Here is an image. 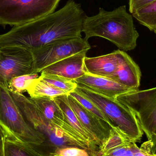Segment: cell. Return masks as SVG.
<instances>
[{"label":"cell","mask_w":156,"mask_h":156,"mask_svg":"<svg viewBox=\"0 0 156 156\" xmlns=\"http://www.w3.org/2000/svg\"><path fill=\"white\" fill-rule=\"evenodd\" d=\"M54 100L64 113L71 126L85 142L90 148V151L93 152V156H95L94 153L97 146L89 133L82 125L76 114L70 107L68 101V95L57 96L54 98Z\"/></svg>","instance_id":"obj_15"},{"label":"cell","mask_w":156,"mask_h":156,"mask_svg":"<svg viewBox=\"0 0 156 156\" xmlns=\"http://www.w3.org/2000/svg\"><path fill=\"white\" fill-rule=\"evenodd\" d=\"M88 150L77 147L69 146L57 148L50 154L51 156H92Z\"/></svg>","instance_id":"obj_23"},{"label":"cell","mask_w":156,"mask_h":156,"mask_svg":"<svg viewBox=\"0 0 156 156\" xmlns=\"http://www.w3.org/2000/svg\"><path fill=\"white\" fill-rule=\"evenodd\" d=\"M125 51L115 50L108 55L93 58L85 57L84 65L86 73L109 78L118 69Z\"/></svg>","instance_id":"obj_13"},{"label":"cell","mask_w":156,"mask_h":156,"mask_svg":"<svg viewBox=\"0 0 156 156\" xmlns=\"http://www.w3.org/2000/svg\"><path fill=\"white\" fill-rule=\"evenodd\" d=\"M87 52L83 51L58 61L42 69L41 73L74 80L86 74L84 60Z\"/></svg>","instance_id":"obj_12"},{"label":"cell","mask_w":156,"mask_h":156,"mask_svg":"<svg viewBox=\"0 0 156 156\" xmlns=\"http://www.w3.org/2000/svg\"><path fill=\"white\" fill-rule=\"evenodd\" d=\"M86 16L80 4L68 0L60 10L0 35V48L17 47L32 51L59 39L80 37Z\"/></svg>","instance_id":"obj_1"},{"label":"cell","mask_w":156,"mask_h":156,"mask_svg":"<svg viewBox=\"0 0 156 156\" xmlns=\"http://www.w3.org/2000/svg\"><path fill=\"white\" fill-rule=\"evenodd\" d=\"M82 32L87 40L92 37H103L125 52L136 48L139 36L133 16L127 12L126 5L112 11L100 7L97 14L86 16L83 23Z\"/></svg>","instance_id":"obj_2"},{"label":"cell","mask_w":156,"mask_h":156,"mask_svg":"<svg viewBox=\"0 0 156 156\" xmlns=\"http://www.w3.org/2000/svg\"><path fill=\"white\" fill-rule=\"evenodd\" d=\"M152 143V150L153 153L156 155V133L151 139Z\"/></svg>","instance_id":"obj_28"},{"label":"cell","mask_w":156,"mask_h":156,"mask_svg":"<svg viewBox=\"0 0 156 156\" xmlns=\"http://www.w3.org/2000/svg\"><path fill=\"white\" fill-rule=\"evenodd\" d=\"M5 137V131L0 125V156H4V144Z\"/></svg>","instance_id":"obj_27"},{"label":"cell","mask_w":156,"mask_h":156,"mask_svg":"<svg viewBox=\"0 0 156 156\" xmlns=\"http://www.w3.org/2000/svg\"><path fill=\"white\" fill-rule=\"evenodd\" d=\"M74 81L78 86L113 99H116L117 96L121 94L135 91L109 78L98 76L88 73Z\"/></svg>","instance_id":"obj_11"},{"label":"cell","mask_w":156,"mask_h":156,"mask_svg":"<svg viewBox=\"0 0 156 156\" xmlns=\"http://www.w3.org/2000/svg\"><path fill=\"white\" fill-rule=\"evenodd\" d=\"M136 115L148 140L156 133V87L132 91L116 97Z\"/></svg>","instance_id":"obj_7"},{"label":"cell","mask_w":156,"mask_h":156,"mask_svg":"<svg viewBox=\"0 0 156 156\" xmlns=\"http://www.w3.org/2000/svg\"><path fill=\"white\" fill-rule=\"evenodd\" d=\"M61 0H0V25L18 26L55 11Z\"/></svg>","instance_id":"obj_5"},{"label":"cell","mask_w":156,"mask_h":156,"mask_svg":"<svg viewBox=\"0 0 156 156\" xmlns=\"http://www.w3.org/2000/svg\"><path fill=\"white\" fill-rule=\"evenodd\" d=\"M153 31H154V33L156 34V27L155 28H154V30H153Z\"/></svg>","instance_id":"obj_29"},{"label":"cell","mask_w":156,"mask_h":156,"mask_svg":"<svg viewBox=\"0 0 156 156\" xmlns=\"http://www.w3.org/2000/svg\"><path fill=\"white\" fill-rule=\"evenodd\" d=\"M50 156V155H49V156Z\"/></svg>","instance_id":"obj_30"},{"label":"cell","mask_w":156,"mask_h":156,"mask_svg":"<svg viewBox=\"0 0 156 156\" xmlns=\"http://www.w3.org/2000/svg\"><path fill=\"white\" fill-rule=\"evenodd\" d=\"M131 140L118 128H111L108 136L102 142L99 150L95 156L101 155Z\"/></svg>","instance_id":"obj_18"},{"label":"cell","mask_w":156,"mask_h":156,"mask_svg":"<svg viewBox=\"0 0 156 156\" xmlns=\"http://www.w3.org/2000/svg\"><path fill=\"white\" fill-rule=\"evenodd\" d=\"M40 77L54 87L64 91L69 94L74 91L77 86L76 83L74 80H69L57 75L41 73Z\"/></svg>","instance_id":"obj_20"},{"label":"cell","mask_w":156,"mask_h":156,"mask_svg":"<svg viewBox=\"0 0 156 156\" xmlns=\"http://www.w3.org/2000/svg\"><path fill=\"white\" fill-rule=\"evenodd\" d=\"M4 156H42L34 147L23 143L6 134L4 144Z\"/></svg>","instance_id":"obj_17"},{"label":"cell","mask_w":156,"mask_h":156,"mask_svg":"<svg viewBox=\"0 0 156 156\" xmlns=\"http://www.w3.org/2000/svg\"><path fill=\"white\" fill-rule=\"evenodd\" d=\"M0 125L6 134L32 146H41L45 137L26 122L7 88L0 85Z\"/></svg>","instance_id":"obj_4"},{"label":"cell","mask_w":156,"mask_h":156,"mask_svg":"<svg viewBox=\"0 0 156 156\" xmlns=\"http://www.w3.org/2000/svg\"><path fill=\"white\" fill-rule=\"evenodd\" d=\"M35 74L31 51L17 47L0 48V85L7 88L13 78Z\"/></svg>","instance_id":"obj_9"},{"label":"cell","mask_w":156,"mask_h":156,"mask_svg":"<svg viewBox=\"0 0 156 156\" xmlns=\"http://www.w3.org/2000/svg\"><path fill=\"white\" fill-rule=\"evenodd\" d=\"M141 24L153 31L156 27V1L132 14Z\"/></svg>","instance_id":"obj_19"},{"label":"cell","mask_w":156,"mask_h":156,"mask_svg":"<svg viewBox=\"0 0 156 156\" xmlns=\"http://www.w3.org/2000/svg\"><path fill=\"white\" fill-rule=\"evenodd\" d=\"M133 150L134 156H156L152 151V143L150 140L144 143L140 147H137L136 143H134Z\"/></svg>","instance_id":"obj_24"},{"label":"cell","mask_w":156,"mask_h":156,"mask_svg":"<svg viewBox=\"0 0 156 156\" xmlns=\"http://www.w3.org/2000/svg\"><path fill=\"white\" fill-rule=\"evenodd\" d=\"M75 91L92 102L109 120L112 128H118L135 143L141 141L144 133L132 110L116 99L108 98L85 88L77 86Z\"/></svg>","instance_id":"obj_3"},{"label":"cell","mask_w":156,"mask_h":156,"mask_svg":"<svg viewBox=\"0 0 156 156\" xmlns=\"http://www.w3.org/2000/svg\"><path fill=\"white\" fill-rule=\"evenodd\" d=\"M10 92L18 109L27 123L32 128L42 133L49 144L56 148L65 147H78L66 134L48 121L40 110L23 94Z\"/></svg>","instance_id":"obj_6"},{"label":"cell","mask_w":156,"mask_h":156,"mask_svg":"<svg viewBox=\"0 0 156 156\" xmlns=\"http://www.w3.org/2000/svg\"><path fill=\"white\" fill-rule=\"evenodd\" d=\"M156 0H129V12L132 14L136 10Z\"/></svg>","instance_id":"obj_25"},{"label":"cell","mask_w":156,"mask_h":156,"mask_svg":"<svg viewBox=\"0 0 156 156\" xmlns=\"http://www.w3.org/2000/svg\"><path fill=\"white\" fill-rule=\"evenodd\" d=\"M68 101L82 125L89 133L96 146L100 147L108 136L111 129L108 126H110L85 109L70 94L68 95Z\"/></svg>","instance_id":"obj_10"},{"label":"cell","mask_w":156,"mask_h":156,"mask_svg":"<svg viewBox=\"0 0 156 156\" xmlns=\"http://www.w3.org/2000/svg\"><path fill=\"white\" fill-rule=\"evenodd\" d=\"M39 77L38 74L16 77L10 81L7 89L9 91L14 93L23 94V93L27 91L33 81Z\"/></svg>","instance_id":"obj_21"},{"label":"cell","mask_w":156,"mask_h":156,"mask_svg":"<svg viewBox=\"0 0 156 156\" xmlns=\"http://www.w3.org/2000/svg\"><path fill=\"white\" fill-rule=\"evenodd\" d=\"M141 76L140 68L125 52L116 73L109 79L133 90H137L140 86Z\"/></svg>","instance_id":"obj_14"},{"label":"cell","mask_w":156,"mask_h":156,"mask_svg":"<svg viewBox=\"0 0 156 156\" xmlns=\"http://www.w3.org/2000/svg\"><path fill=\"white\" fill-rule=\"evenodd\" d=\"M69 94L76 99L85 109L92 113L96 117L107 123L111 128H112V125L109 120L105 116L101 110L92 102L75 90L70 92Z\"/></svg>","instance_id":"obj_22"},{"label":"cell","mask_w":156,"mask_h":156,"mask_svg":"<svg viewBox=\"0 0 156 156\" xmlns=\"http://www.w3.org/2000/svg\"><path fill=\"white\" fill-rule=\"evenodd\" d=\"M135 142L130 141L120 147L119 153L115 156H134L133 146Z\"/></svg>","instance_id":"obj_26"},{"label":"cell","mask_w":156,"mask_h":156,"mask_svg":"<svg viewBox=\"0 0 156 156\" xmlns=\"http://www.w3.org/2000/svg\"><path fill=\"white\" fill-rule=\"evenodd\" d=\"M90 48L88 40L80 37L63 38L39 49L31 51L34 56L35 74L48 66L75 54Z\"/></svg>","instance_id":"obj_8"},{"label":"cell","mask_w":156,"mask_h":156,"mask_svg":"<svg viewBox=\"0 0 156 156\" xmlns=\"http://www.w3.org/2000/svg\"><path fill=\"white\" fill-rule=\"evenodd\" d=\"M31 98L54 99L60 95H68V93L57 89L39 77L33 81L27 90Z\"/></svg>","instance_id":"obj_16"}]
</instances>
